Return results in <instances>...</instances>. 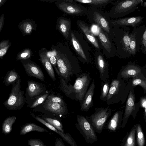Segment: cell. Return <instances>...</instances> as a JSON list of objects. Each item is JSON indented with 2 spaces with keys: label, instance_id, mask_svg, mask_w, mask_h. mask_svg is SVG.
I'll return each instance as SVG.
<instances>
[{
  "label": "cell",
  "instance_id": "obj_1",
  "mask_svg": "<svg viewBox=\"0 0 146 146\" xmlns=\"http://www.w3.org/2000/svg\"><path fill=\"white\" fill-rule=\"evenodd\" d=\"M130 30L127 27H111L110 29L108 34L115 48V55L118 57L126 58L131 56Z\"/></svg>",
  "mask_w": 146,
  "mask_h": 146
},
{
  "label": "cell",
  "instance_id": "obj_2",
  "mask_svg": "<svg viewBox=\"0 0 146 146\" xmlns=\"http://www.w3.org/2000/svg\"><path fill=\"white\" fill-rule=\"evenodd\" d=\"M143 1V0H115L112 2L113 5L110 10L105 13L110 19H119L134 12Z\"/></svg>",
  "mask_w": 146,
  "mask_h": 146
},
{
  "label": "cell",
  "instance_id": "obj_3",
  "mask_svg": "<svg viewBox=\"0 0 146 146\" xmlns=\"http://www.w3.org/2000/svg\"><path fill=\"white\" fill-rule=\"evenodd\" d=\"M21 82L20 78L12 84L9 97L3 103L4 105L9 110H20L25 104L24 92L21 89Z\"/></svg>",
  "mask_w": 146,
  "mask_h": 146
},
{
  "label": "cell",
  "instance_id": "obj_4",
  "mask_svg": "<svg viewBox=\"0 0 146 146\" xmlns=\"http://www.w3.org/2000/svg\"><path fill=\"white\" fill-rule=\"evenodd\" d=\"M90 22L97 25L106 33L109 34L111 27L109 22L110 19L105 12L97 8L90 7L87 10Z\"/></svg>",
  "mask_w": 146,
  "mask_h": 146
},
{
  "label": "cell",
  "instance_id": "obj_5",
  "mask_svg": "<svg viewBox=\"0 0 146 146\" xmlns=\"http://www.w3.org/2000/svg\"><path fill=\"white\" fill-rule=\"evenodd\" d=\"M111 110L107 108H101L95 111L86 119L95 132L101 133L108 118L111 114Z\"/></svg>",
  "mask_w": 146,
  "mask_h": 146
},
{
  "label": "cell",
  "instance_id": "obj_6",
  "mask_svg": "<svg viewBox=\"0 0 146 146\" xmlns=\"http://www.w3.org/2000/svg\"><path fill=\"white\" fill-rule=\"evenodd\" d=\"M76 127L88 143L92 144L96 142L97 137L92 127L85 117L78 115L77 117Z\"/></svg>",
  "mask_w": 146,
  "mask_h": 146
},
{
  "label": "cell",
  "instance_id": "obj_7",
  "mask_svg": "<svg viewBox=\"0 0 146 146\" xmlns=\"http://www.w3.org/2000/svg\"><path fill=\"white\" fill-rule=\"evenodd\" d=\"M98 41L103 54L107 57H113L115 54L116 49L114 45L109 34L99 27L98 35Z\"/></svg>",
  "mask_w": 146,
  "mask_h": 146
},
{
  "label": "cell",
  "instance_id": "obj_8",
  "mask_svg": "<svg viewBox=\"0 0 146 146\" xmlns=\"http://www.w3.org/2000/svg\"><path fill=\"white\" fill-rule=\"evenodd\" d=\"M146 29L145 25L139 26L133 28L130 33V43L129 48L131 55L134 56L140 51L142 35Z\"/></svg>",
  "mask_w": 146,
  "mask_h": 146
},
{
  "label": "cell",
  "instance_id": "obj_9",
  "mask_svg": "<svg viewBox=\"0 0 146 146\" xmlns=\"http://www.w3.org/2000/svg\"><path fill=\"white\" fill-rule=\"evenodd\" d=\"M144 18L141 15L112 19L109 22L111 27H126L131 26L133 28L140 25L143 22Z\"/></svg>",
  "mask_w": 146,
  "mask_h": 146
},
{
  "label": "cell",
  "instance_id": "obj_10",
  "mask_svg": "<svg viewBox=\"0 0 146 146\" xmlns=\"http://www.w3.org/2000/svg\"><path fill=\"white\" fill-rule=\"evenodd\" d=\"M90 82L88 76L86 74H82L76 79L73 86V93L78 100L81 101L83 99Z\"/></svg>",
  "mask_w": 146,
  "mask_h": 146
},
{
  "label": "cell",
  "instance_id": "obj_11",
  "mask_svg": "<svg viewBox=\"0 0 146 146\" xmlns=\"http://www.w3.org/2000/svg\"><path fill=\"white\" fill-rule=\"evenodd\" d=\"M23 65L28 75L44 81V76L40 68L33 63L21 60Z\"/></svg>",
  "mask_w": 146,
  "mask_h": 146
},
{
  "label": "cell",
  "instance_id": "obj_12",
  "mask_svg": "<svg viewBox=\"0 0 146 146\" xmlns=\"http://www.w3.org/2000/svg\"><path fill=\"white\" fill-rule=\"evenodd\" d=\"M78 25L88 40L95 48V50H100L98 40L94 35L89 25L82 21H78Z\"/></svg>",
  "mask_w": 146,
  "mask_h": 146
},
{
  "label": "cell",
  "instance_id": "obj_13",
  "mask_svg": "<svg viewBox=\"0 0 146 146\" xmlns=\"http://www.w3.org/2000/svg\"><path fill=\"white\" fill-rule=\"evenodd\" d=\"M31 115L36 120L48 127L51 130L54 131L60 135L63 139L71 146H77L76 143L72 136L69 133L61 132L51 125L46 122L44 119L36 116L33 113Z\"/></svg>",
  "mask_w": 146,
  "mask_h": 146
},
{
  "label": "cell",
  "instance_id": "obj_14",
  "mask_svg": "<svg viewBox=\"0 0 146 146\" xmlns=\"http://www.w3.org/2000/svg\"><path fill=\"white\" fill-rule=\"evenodd\" d=\"M135 101L134 94L131 91H130L126 102L124 113L121 126L122 128L125 127L129 117L135 109Z\"/></svg>",
  "mask_w": 146,
  "mask_h": 146
},
{
  "label": "cell",
  "instance_id": "obj_15",
  "mask_svg": "<svg viewBox=\"0 0 146 146\" xmlns=\"http://www.w3.org/2000/svg\"><path fill=\"white\" fill-rule=\"evenodd\" d=\"M59 8L64 12L72 14H87V10L84 7L72 4L63 2L58 5Z\"/></svg>",
  "mask_w": 146,
  "mask_h": 146
},
{
  "label": "cell",
  "instance_id": "obj_16",
  "mask_svg": "<svg viewBox=\"0 0 146 146\" xmlns=\"http://www.w3.org/2000/svg\"><path fill=\"white\" fill-rule=\"evenodd\" d=\"M71 36L73 46L78 54L86 62L92 60L90 53L87 52L84 50L73 33H71Z\"/></svg>",
  "mask_w": 146,
  "mask_h": 146
},
{
  "label": "cell",
  "instance_id": "obj_17",
  "mask_svg": "<svg viewBox=\"0 0 146 146\" xmlns=\"http://www.w3.org/2000/svg\"><path fill=\"white\" fill-rule=\"evenodd\" d=\"M94 89L95 84L94 80H93L89 89L85 94L81 107V110L82 111H87L91 107Z\"/></svg>",
  "mask_w": 146,
  "mask_h": 146
},
{
  "label": "cell",
  "instance_id": "obj_18",
  "mask_svg": "<svg viewBox=\"0 0 146 146\" xmlns=\"http://www.w3.org/2000/svg\"><path fill=\"white\" fill-rule=\"evenodd\" d=\"M45 108L48 111L57 114L63 115L66 113L64 104L52 102L47 100L45 103Z\"/></svg>",
  "mask_w": 146,
  "mask_h": 146
},
{
  "label": "cell",
  "instance_id": "obj_19",
  "mask_svg": "<svg viewBox=\"0 0 146 146\" xmlns=\"http://www.w3.org/2000/svg\"><path fill=\"white\" fill-rule=\"evenodd\" d=\"M122 113L120 111L115 112L110 121L107 129L114 131L121 127L122 120Z\"/></svg>",
  "mask_w": 146,
  "mask_h": 146
},
{
  "label": "cell",
  "instance_id": "obj_20",
  "mask_svg": "<svg viewBox=\"0 0 146 146\" xmlns=\"http://www.w3.org/2000/svg\"><path fill=\"white\" fill-rule=\"evenodd\" d=\"M141 69L138 66L133 64L127 65L121 72V75L123 77H135L141 72Z\"/></svg>",
  "mask_w": 146,
  "mask_h": 146
},
{
  "label": "cell",
  "instance_id": "obj_21",
  "mask_svg": "<svg viewBox=\"0 0 146 146\" xmlns=\"http://www.w3.org/2000/svg\"><path fill=\"white\" fill-rule=\"evenodd\" d=\"M40 60L49 76L53 80L56 79L54 71L48 58L45 52L40 54Z\"/></svg>",
  "mask_w": 146,
  "mask_h": 146
},
{
  "label": "cell",
  "instance_id": "obj_22",
  "mask_svg": "<svg viewBox=\"0 0 146 146\" xmlns=\"http://www.w3.org/2000/svg\"><path fill=\"white\" fill-rule=\"evenodd\" d=\"M115 0H75L78 2L87 4L91 7L100 9L105 8L108 4Z\"/></svg>",
  "mask_w": 146,
  "mask_h": 146
},
{
  "label": "cell",
  "instance_id": "obj_23",
  "mask_svg": "<svg viewBox=\"0 0 146 146\" xmlns=\"http://www.w3.org/2000/svg\"><path fill=\"white\" fill-rule=\"evenodd\" d=\"M96 63L101 74L104 72L107 65V62L100 50H95L94 53Z\"/></svg>",
  "mask_w": 146,
  "mask_h": 146
},
{
  "label": "cell",
  "instance_id": "obj_24",
  "mask_svg": "<svg viewBox=\"0 0 146 146\" xmlns=\"http://www.w3.org/2000/svg\"><path fill=\"white\" fill-rule=\"evenodd\" d=\"M27 90L29 96L33 97L39 95L42 91L41 85L38 82L28 80Z\"/></svg>",
  "mask_w": 146,
  "mask_h": 146
},
{
  "label": "cell",
  "instance_id": "obj_25",
  "mask_svg": "<svg viewBox=\"0 0 146 146\" xmlns=\"http://www.w3.org/2000/svg\"><path fill=\"white\" fill-rule=\"evenodd\" d=\"M136 125L132 128L129 133H127L122 141L121 146H136Z\"/></svg>",
  "mask_w": 146,
  "mask_h": 146
},
{
  "label": "cell",
  "instance_id": "obj_26",
  "mask_svg": "<svg viewBox=\"0 0 146 146\" xmlns=\"http://www.w3.org/2000/svg\"><path fill=\"white\" fill-rule=\"evenodd\" d=\"M34 131L40 132H45L50 133V132L46 129L34 123H30L23 127L20 132V134L24 135L28 132Z\"/></svg>",
  "mask_w": 146,
  "mask_h": 146
},
{
  "label": "cell",
  "instance_id": "obj_27",
  "mask_svg": "<svg viewBox=\"0 0 146 146\" xmlns=\"http://www.w3.org/2000/svg\"><path fill=\"white\" fill-rule=\"evenodd\" d=\"M20 78L16 71L12 70L9 71L4 78L3 82L6 86L13 84Z\"/></svg>",
  "mask_w": 146,
  "mask_h": 146
},
{
  "label": "cell",
  "instance_id": "obj_28",
  "mask_svg": "<svg viewBox=\"0 0 146 146\" xmlns=\"http://www.w3.org/2000/svg\"><path fill=\"white\" fill-rule=\"evenodd\" d=\"M55 69L59 76L66 79H67L72 73V68L69 61L60 67L58 70L56 68Z\"/></svg>",
  "mask_w": 146,
  "mask_h": 146
},
{
  "label": "cell",
  "instance_id": "obj_29",
  "mask_svg": "<svg viewBox=\"0 0 146 146\" xmlns=\"http://www.w3.org/2000/svg\"><path fill=\"white\" fill-rule=\"evenodd\" d=\"M59 28L64 36L68 38L70 28V22L68 20L61 19L59 22Z\"/></svg>",
  "mask_w": 146,
  "mask_h": 146
},
{
  "label": "cell",
  "instance_id": "obj_30",
  "mask_svg": "<svg viewBox=\"0 0 146 146\" xmlns=\"http://www.w3.org/2000/svg\"><path fill=\"white\" fill-rule=\"evenodd\" d=\"M18 27L23 35L30 34L33 29L31 23L27 21H22L19 24Z\"/></svg>",
  "mask_w": 146,
  "mask_h": 146
},
{
  "label": "cell",
  "instance_id": "obj_31",
  "mask_svg": "<svg viewBox=\"0 0 146 146\" xmlns=\"http://www.w3.org/2000/svg\"><path fill=\"white\" fill-rule=\"evenodd\" d=\"M16 119L15 116L9 117L7 118L4 121L3 125V130L5 133H8L12 130V127L13 124Z\"/></svg>",
  "mask_w": 146,
  "mask_h": 146
},
{
  "label": "cell",
  "instance_id": "obj_32",
  "mask_svg": "<svg viewBox=\"0 0 146 146\" xmlns=\"http://www.w3.org/2000/svg\"><path fill=\"white\" fill-rule=\"evenodd\" d=\"M136 135L138 146H144L145 139L141 127L139 123L136 124Z\"/></svg>",
  "mask_w": 146,
  "mask_h": 146
},
{
  "label": "cell",
  "instance_id": "obj_33",
  "mask_svg": "<svg viewBox=\"0 0 146 146\" xmlns=\"http://www.w3.org/2000/svg\"><path fill=\"white\" fill-rule=\"evenodd\" d=\"M59 76L61 88L63 92L68 96L73 93V86L70 84L68 85L62 78L60 76Z\"/></svg>",
  "mask_w": 146,
  "mask_h": 146
},
{
  "label": "cell",
  "instance_id": "obj_34",
  "mask_svg": "<svg viewBox=\"0 0 146 146\" xmlns=\"http://www.w3.org/2000/svg\"><path fill=\"white\" fill-rule=\"evenodd\" d=\"M44 120L47 123L50 124L57 129L64 133L63 126L61 123L56 119L50 117H44Z\"/></svg>",
  "mask_w": 146,
  "mask_h": 146
},
{
  "label": "cell",
  "instance_id": "obj_35",
  "mask_svg": "<svg viewBox=\"0 0 146 146\" xmlns=\"http://www.w3.org/2000/svg\"><path fill=\"white\" fill-rule=\"evenodd\" d=\"M119 85L120 82L118 80H114L111 82L107 94V100L110 99L117 92L119 88Z\"/></svg>",
  "mask_w": 146,
  "mask_h": 146
},
{
  "label": "cell",
  "instance_id": "obj_36",
  "mask_svg": "<svg viewBox=\"0 0 146 146\" xmlns=\"http://www.w3.org/2000/svg\"><path fill=\"white\" fill-rule=\"evenodd\" d=\"M11 44L9 40H3L0 42V58L6 54Z\"/></svg>",
  "mask_w": 146,
  "mask_h": 146
},
{
  "label": "cell",
  "instance_id": "obj_37",
  "mask_svg": "<svg viewBox=\"0 0 146 146\" xmlns=\"http://www.w3.org/2000/svg\"><path fill=\"white\" fill-rule=\"evenodd\" d=\"M31 56V51L29 49H26L21 52H19L17 55V60H24L29 58Z\"/></svg>",
  "mask_w": 146,
  "mask_h": 146
},
{
  "label": "cell",
  "instance_id": "obj_38",
  "mask_svg": "<svg viewBox=\"0 0 146 146\" xmlns=\"http://www.w3.org/2000/svg\"><path fill=\"white\" fill-rule=\"evenodd\" d=\"M56 57L57 60V64L58 69L68 61L66 58L65 57H61L58 54H56Z\"/></svg>",
  "mask_w": 146,
  "mask_h": 146
},
{
  "label": "cell",
  "instance_id": "obj_39",
  "mask_svg": "<svg viewBox=\"0 0 146 146\" xmlns=\"http://www.w3.org/2000/svg\"><path fill=\"white\" fill-rule=\"evenodd\" d=\"M48 96V94H46L39 97L33 103L31 106V108H33L36 107L42 103L47 98Z\"/></svg>",
  "mask_w": 146,
  "mask_h": 146
},
{
  "label": "cell",
  "instance_id": "obj_40",
  "mask_svg": "<svg viewBox=\"0 0 146 146\" xmlns=\"http://www.w3.org/2000/svg\"><path fill=\"white\" fill-rule=\"evenodd\" d=\"M132 85L135 86L139 85L145 91L146 90V82L139 78L134 79L132 82Z\"/></svg>",
  "mask_w": 146,
  "mask_h": 146
},
{
  "label": "cell",
  "instance_id": "obj_41",
  "mask_svg": "<svg viewBox=\"0 0 146 146\" xmlns=\"http://www.w3.org/2000/svg\"><path fill=\"white\" fill-rule=\"evenodd\" d=\"M140 48L142 53L146 54V29L145 30L142 35Z\"/></svg>",
  "mask_w": 146,
  "mask_h": 146
},
{
  "label": "cell",
  "instance_id": "obj_42",
  "mask_svg": "<svg viewBox=\"0 0 146 146\" xmlns=\"http://www.w3.org/2000/svg\"><path fill=\"white\" fill-rule=\"evenodd\" d=\"M28 142L30 146H46L41 140L38 139H30Z\"/></svg>",
  "mask_w": 146,
  "mask_h": 146
},
{
  "label": "cell",
  "instance_id": "obj_43",
  "mask_svg": "<svg viewBox=\"0 0 146 146\" xmlns=\"http://www.w3.org/2000/svg\"><path fill=\"white\" fill-rule=\"evenodd\" d=\"M47 99L50 102L64 104L63 100L59 97L51 95L48 96Z\"/></svg>",
  "mask_w": 146,
  "mask_h": 146
},
{
  "label": "cell",
  "instance_id": "obj_44",
  "mask_svg": "<svg viewBox=\"0 0 146 146\" xmlns=\"http://www.w3.org/2000/svg\"><path fill=\"white\" fill-rule=\"evenodd\" d=\"M51 54L50 53V52H48L46 55L49 58V60L51 64L52 65L54 66L55 67V66L57 64V60L56 57V54L55 55H52V52H50Z\"/></svg>",
  "mask_w": 146,
  "mask_h": 146
},
{
  "label": "cell",
  "instance_id": "obj_45",
  "mask_svg": "<svg viewBox=\"0 0 146 146\" xmlns=\"http://www.w3.org/2000/svg\"><path fill=\"white\" fill-rule=\"evenodd\" d=\"M109 86L108 83H105L104 85L102 90L101 97L104 98L106 97L108 93Z\"/></svg>",
  "mask_w": 146,
  "mask_h": 146
},
{
  "label": "cell",
  "instance_id": "obj_46",
  "mask_svg": "<svg viewBox=\"0 0 146 146\" xmlns=\"http://www.w3.org/2000/svg\"><path fill=\"white\" fill-rule=\"evenodd\" d=\"M141 106L144 109V117L146 118V97H142L140 99Z\"/></svg>",
  "mask_w": 146,
  "mask_h": 146
},
{
  "label": "cell",
  "instance_id": "obj_47",
  "mask_svg": "<svg viewBox=\"0 0 146 146\" xmlns=\"http://www.w3.org/2000/svg\"><path fill=\"white\" fill-rule=\"evenodd\" d=\"M54 143V146H63L64 142L61 139L56 138Z\"/></svg>",
  "mask_w": 146,
  "mask_h": 146
},
{
  "label": "cell",
  "instance_id": "obj_48",
  "mask_svg": "<svg viewBox=\"0 0 146 146\" xmlns=\"http://www.w3.org/2000/svg\"><path fill=\"white\" fill-rule=\"evenodd\" d=\"M4 21L5 14L3 13L0 17V33L4 25Z\"/></svg>",
  "mask_w": 146,
  "mask_h": 146
},
{
  "label": "cell",
  "instance_id": "obj_49",
  "mask_svg": "<svg viewBox=\"0 0 146 146\" xmlns=\"http://www.w3.org/2000/svg\"><path fill=\"white\" fill-rule=\"evenodd\" d=\"M7 0H0V7L5 3Z\"/></svg>",
  "mask_w": 146,
  "mask_h": 146
},
{
  "label": "cell",
  "instance_id": "obj_50",
  "mask_svg": "<svg viewBox=\"0 0 146 146\" xmlns=\"http://www.w3.org/2000/svg\"><path fill=\"white\" fill-rule=\"evenodd\" d=\"M65 1L66 2H69L70 3H72L73 1V0H66Z\"/></svg>",
  "mask_w": 146,
  "mask_h": 146
},
{
  "label": "cell",
  "instance_id": "obj_51",
  "mask_svg": "<svg viewBox=\"0 0 146 146\" xmlns=\"http://www.w3.org/2000/svg\"><path fill=\"white\" fill-rule=\"evenodd\" d=\"M144 6L145 7L146 5V2H144L143 3Z\"/></svg>",
  "mask_w": 146,
  "mask_h": 146
},
{
  "label": "cell",
  "instance_id": "obj_52",
  "mask_svg": "<svg viewBox=\"0 0 146 146\" xmlns=\"http://www.w3.org/2000/svg\"><path fill=\"white\" fill-rule=\"evenodd\" d=\"M63 146H65V145H64V144L63 145Z\"/></svg>",
  "mask_w": 146,
  "mask_h": 146
},
{
  "label": "cell",
  "instance_id": "obj_53",
  "mask_svg": "<svg viewBox=\"0 0 146 146\" xmlns=\"http://www.w3.org/2000/svg\"></svg>",
  "mask_w": 146,
  "mask_h": 146
}]
</instances>
